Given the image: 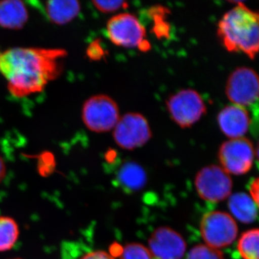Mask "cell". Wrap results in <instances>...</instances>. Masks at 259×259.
Instances as JSON below:
<instances>
[{
    "label": "cell",
    "mask_w": 259,
    "mask_h": 259,
    "mask_svg": "<svg viewBox=\"0 0 259 259\" xmlns=\"http://www.w3.org/2000/svg\"><path fill=\"white\" fill-rule=\"evenodd\" d=\"M120 259H153L150 250L139 243H130L124 247Z\"/></svg>",
    "instance_id": "cell-19"
},
{
    "label": "cell",
    "mask_w": 259,
    "mask_h": 259,
    "mask_svg": "<svg viewBox=\"0 0 259 259\" xmlns=\"http://www.w3.org/2000/svg\"><path fill=\"white\" fill-rule=\"evenodd\" d=\"M88 54L92 59H97L103 55V51H102L101 47L98 44L95 45V44H93L91 47H90V49H89Z\"/></svg>",
    "instance_id": "cell-23"
},
{
    "label": "cell",
    "mask_w": 259,
    "mask_h": 259,
    "mask_svg": "<svg viewBox=\"0 0 259 259\" xmlns=\"http://www.w3.org/2000/svg\"><path fill=\"white\" fill-rule=\"evenodd\" d=\"M218 37L230 52H242L254 59L259 48V16L240 3L218 23Z\"/></svg>",
    "instance_id": "cell-2"
},
{
    "label": "cell",
    "mask_w": 259,
    "mask_h": 259,
    "mask_svg": "<svg viewBox=\"0 0 259 259\" xmlns=\"http://www.w3.org/2000/svg\"><path fill=\"white\" fill-rule=\"evenodd\" d=\"M220 129L229 139L243 137L250 125V118L245 107L231 105L226 106L218 116Z\"/></svg>",
    "instance_id": "cell-12"
},
{
    "label": "cell",
    "mask_w": 259,
    "mask_h": 259,
    "mask_svg": "<svg viewBox=\"0 0 259 259\" xmlns=\"http://www.w3.org/2000/svg\"><path fill=\"white\" fill-rule=\"evenodd\" d=\"M19 236L18 226L13 218L0 216V251L11 249Z\"/></svg>",
    "instance_id": "cell-17"
},
{
    "label": "cell",
    "mask_w": 259,
    "mask_h": 259,
    "mask_svg": "<svg viewBox=\"0 0 259 259\" xmlns=\"http://www.w3.org/2000/svg\"><path fill=\"white\" fill-rule=\"evenodd\" d=\"M148 244L153 259H182L187 248L182 236L168 227L155 230Z\"/></svg>",
    "instance_id": "cell-11"
},
{
    "label": "cell",
    "mask_w": 259,
    "mask_h": 259,
    "mask_svg": "<svg viewBox=\"0 0 259 259\" xmlns=\"http://www.w3.org/2000/svg\"><path fill=\"white\" fill-rule=\"evenodd\" d=\"M28 20V13L25 4L18 0L0 2V26L18 30L23 28Z\"/></svg>",
    "instance_id": "cell-13"
},
{
    "label": "cell",
    "mask_w": 259,
    "mask_h": 259,
    "mask_svg": "<svg viewBox=\"0 0 259 259\" xmlns=\"http://www.w3.org/2000/svg\"><path fill=\"white\" fill-rule=\"evenodd\" d=\"M236 221L228 213L214 211L204 214L200 231L207 245L219 249L233 243L238 236Z\"/></svg>",
    "instance_id": "cell-6"
},
{
    "label": "cell",
    "mask_w": 259,
    "mask_h": 259,
    "mask_svg": "<svg viewBox=\"0 0 259 259\" xmlns=\"http://www.w3.org/2000/svg\"><path fill=\"white\" fill-rule=\"evenodd\" d=\"M81 117L89 130L95 133L112 131L120 119V110L115 100L105 95L90 97L83 104Z\"/></svg>",
    "instance_id": "cell-3"
},
{
    "label": "cell",
    "mask_w": 259,
    "mask_h": 259,
    "mask_svg": "<svg viewBox=\"0 0 259 259\" xmlns=\"http://www.w3.org/2000/svg\"><path fill=\"white\" fill-rule=\"evenodd\" d=\"M48 18L53 23L64 25L79 15L81 6L76 0L49 1L46 4Z\"/></svg>",
    "instance_id": "cell-15"
},
{
    "label": "cell",
    "mask_w": 259,
    "mask_h": 259,
    "mask_svg": "<svg viewBox=\"0 0 259 259\" xmlns=\"http://www.w3.org/2000/svg\"><path fill=\"white\" fill-rule=\"evenodd\" d=\"M81 259H115L112 255L108 254L105 251L97 250V251L90 252L83 255Z\"/></svg>",
    "instance_id": "cell-22"
},
{
    "label": "cell",
    "mask_w": 259,
    "mask_h": 259,
    "mask_svg": "<svg viewBox=\"0 0 259 259\" xmlns=\"http://www.w3.org/2000/svg\"><path fill=\"white\" fill-rule=\"evenodd\" d=\"M6 174V166L3 160L0 157V182L4 179Z\"/></svg>",
    "instance_id": "cell-25"
},
{
    "label": "cell",
    "mask_w": 259,
    "mask_h": 259,
    "mask_svg": "<svg viewBox=\"0 0 259 259\" xmlns=\"http://www.w3.org/2000/svg\"><path fill=\"white\" fill-rule=\"evenodd\" d=\"M152 136L146 117L138 112H129L120 117L113 129L116 144L125 150L144 146Z\"/></svg>",
    "instance_id": "cell-7"
},
{
    "label": "cell",
    "mask_w": 259,
    "mask_h": 259,
    "mask_svg": "<svg viewBox=\"0 0 259 259\" xmlns=\"http://www.w3.org/2000/svg\"><path fill=\"white\" fill-rule=\"evenodd\" d=\"M187 259H224V257L218 249L208 245H198L191 249Z\"/></svg>",
    "instance_id": "cell-20"
},
{
    "label": "cell",
    "mask_w": 259,
    "mask_h": 259,
    "mask_svg": "<svg viewBox=\"0 0 259 259\" xmlns=\"http://www.w3.org/2000/svg\"><path fill=\"white\" fill-rule=\"evenodd\" d=\"M66 51L61 49L14 48L0 54V72L15 97L41 92L61 71Z\"/></svg>",
    "instance_id": "cell-1"
},
{
    "label": "cell",
    "mask_w": 259,
    "mask_h": 259,
    "mask_svg": "<svg viewBox=\"0 0 259 259\" xmlns=\"http://www.w3.org/2000/svg\"><path fill=\"white\" fill-rule=\"evenodd\" d=\"M195 187L199 197L204 200L219 202L229 197L233 182L222 167L211 165L197 173Z\"/></svg>",
    "instance_id": "cell-10"
},
{
    "label": "cell",
    "mask_w": 259,
    "mask_h": 259,
    "mask_svg": "<svg viewBox=\"0 0 259 259\" xmlns=\"http://www.w3.org/2000/svg\"><path fill=\"white\" fill-rule=\"evenodd\" d=\"M232 214L241 222L251 223L257 217V204L249 195L243 192L233 194L228 201Z\"/></svg>",
    "instance_id": "cell-16"
},
{
    "label": "cell",
    "mask_w": 259,
    "mask_h": 259,
    "mask_svg": "<svg viewBox=\"0 0 259 259\" xmlns=\"http://www.w3.org/2000/svg\"><path fill=\"white\" fill-rule=\"evenodd\" d=\"M17 259H18V258H17Z\"/></svg>",
    "instance_id": "cell-26"
},
{
    "label": "cell",
    "mask_w": 259,
    "mask_h": 259,
    "mask_svg": "<svg viewBox=\"0 0 259 259\" xmlns=\"http://www.w3.org/2000/svg\"><path fill=\"white\" fill-rule=\"evenodd\" d=\"M167 110L172 120L182 127H190L206 113L205 103L195 90L186 89L174 94L166 102Z\"/></svg>",
    "instance_id": "cell-4"
},
{
    "label": "cell",
    "mask_w": 259,
    "mask_h": 259,
    "mask_svg": "<svg viewBox=\"0 0 259 259\" xmlns=\"http://www.w3.org/2000/svg\"><path fill=\"white\" fill-rule=\"evenodd\" d=\"M219 160L228 174L245 175L250 171L254 160V148L249 139H230L221 145Z\"/></svg>",
    "instance_id": "cell-9"
},
{
    "label": "cell",
    "mask_w": 259,
    "mask_h": 259,
    "mask_svg": "<svg viewBox=\"0 0 259 259\" xmlns=\"http://www.w3.org/2000/svg\"><path fill=\"white\" fill-rule=\"evenodd\" d=\"M258 179H255L253 181L250 187V192L252 196V199L255 203L258 205Z\"/></svg>",
    "instance_id": "cell-24"
},
{
    "label": "cell",
    "mask_w": 259,
    "mask_h": 259,
    "mask_svg": "<svg viewBox=\"0 0 259 259\" xmlns=\"http://www.w3.org/2000/svg\"><path fill=\"white\" fill-rule=\"evenodd\" d=\"M117 180L121 187L129 192H136L144 188L147 177L144 168L134 161H127L119 169Z\"/></svg>",
    "instance_id": "cell-14"
},
{
    "label": "cell",
    "mask_w": 259,
    "mask_h": 259,
    "mask_svg": "<svg viewBox=\"0 0 259 259\" xmlns=\"http://www.w3.org/2000/svg\"><path fill=\"white\" fill-rule=\"evenodd\" d=\"M258 230L253 229L245 232L238 241V248L244 259H259Z\"/></svg>",
    "instance_id": "cell-18"
},
{
    "label": "cell",
    "mask_w": 259,
    "mask_h": 259,
    "mask_svg": "<svg viewBox=\"0 0 259 259\" xmlns=\"http://www.w3.org/2000/svg\"><path fill=\"white\" fill-rule=\"evenodd\" d=\"M94 6L99 11L104 13H114L122 8H127L128 5L125 1H99L94 0L92 2Z\"/></svg>",
    "instance_id": "cell-21"
},
{
    "label": "cell",
    "mask_w": 259,
    "mask_h": 259,
    "mask_svg": "<svg viewBox=\"0 0 259 259\" xmlns=\"http://www.w3.org/2000/svg\"><path fill=\"white\" fill-rule=\"evenodd\" d=\"M109 38L117 47L142 48L145 51L149 45L145 40L146 30L137 17L131 13H120L112 17L107 24Z\"/></svg>",
    "instance_id": "cell-5"
},
{
    "label": "cell",
    "mask_w": 259,
    "mask_h": 259,
    "mask_svg": "<svg viewBox=\"0 0 259 259\" xmlns=\"http://www.w3.org/2000/svg\"><path fill=\"white\" fill-rule=\"evenodd\" d=\"M258 76L254 70L240 67L233 71L227 80L226 94L233 105L250 107L258 101Z\"/></svg>",
    "instance_id": "cell-8"
}]
</instances>
